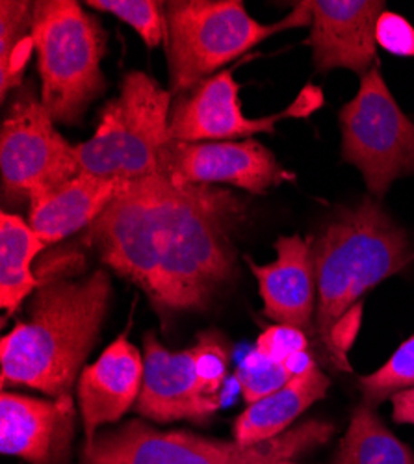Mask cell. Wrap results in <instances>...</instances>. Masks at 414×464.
<instances>
[{
	"mask_svg": "<svg viewBox=\"0 0 414 464\" xmlns=\"http://www.w3.org/2000/svg\"><path fill=\"white\" fill-rule=\"evenodd\" d=\"M375 44L401 58H414V26L400 14L383 12L375 23Z\"/></svg>",
	"mask_w": 414,
	"mask_h": 464,
	"instance_id": "4316f807",
	"label": "cell"
},
{
	"mask_svg": "<svg viewBox=\"0 0 414 464\" xmlns=\"http://www.w3.org/2000/svg\"><path fill=\"white\" fill-rule=\"evenodd\" d=\"M313 23L309 44L318 72L350 69L364 76L378 63L375 23L381 0H309Z\"/></svg>",
	"mask_w": 414,
	"mask_h": 464,
	"instance_id": "4fadbf2b",
	"label": "cell"
},
{
	"mask_svg": "<svg viewBox=\"0 0 414 464\" xmlns=\"http://www.w3.org/2000/svg\"><path fill=\"white\" fill-rule=\"evenodd\" d=\"M334 464H414V451L387 428L373 407L362 403L351 416Z\"/></svg>",
	"mask_w": 414,
	"mask_h": 464,
	"instance_id": "ffe728a7",
	"label": "cell"
},
{
	"mask_svg": "<svg viewBox=\"0 0 414 464\" xmlns=\"http://www.w3.org/2000/svg\"><path fill=\"white\" fill-rule=\"evenodd\" d=\"M171 99L153 76L127 72L120 95L104 104L95 134L74 145L82 171L120 180L157 175L168 143Z\"/></svg>",
	"mask_w": 414,
	"mask_h": 464,
	"instance_id": "52a82bcc",
	"label": "cell"
},
{
	"mask_svg": "<svg viewBox=\"0 0 414 464\" xmlns=\"http://www.w3.org/2000/svg\"><path fill=\"white\" fill-rule=\"evenodd\" d=\"M332 431L331 423L309 420L270 440L242 446L186 431L162 433L132 420L84 444L81 464H272L325 444Z\"/></svg>",
	"mask_w": 414,
	"mask_h": 464,
	"instance_id": "8992f818",
	"label": "cell"
},
{
	"mask_svg": "<svg viewBox=\"0 0 414 464\" xmlns=\"http://www.w3.org/2000/svg\"><path fill=\"white\" fill-rule=\"evenodd\" d=\"M246 207L231 189L160 173L125 180L88 227L86 244L164 316L205 311L236 274L233 232Z\"/></svg>",
	"mask_w": 414,
	"mask_h": 464,
	"instance_id": "6da1fadb",
	"label": "cell"
},
{
	"mask_svg": "<svg viewBox=\"0 0 414 464\" xmlns=\"http://www.w3.org/2000/svg\"><path fill=\"white\" fill-rule=\"evenodd\" d=\"M338 123L342 160L362 173L371 196L383 198L394 180L414 175V123L394 101L378 63L361 76Z\"/></svg>",
	"mask_w": 414,
	"mask_h": 464,
	"instance_id": "ba28073f",
	"label": "cell"
},
{
	"mask_svg": "<svg viewBox=\"0 0 414 464\" xmlns=\"http://www.w3.org/2000/svg\"><path fill=\"white\" fill-rule=\"evenodd\" d=\"M32 34L43 106L54 123L81 125L106 90L102 24L74 0H42L34 5Z\"/></svg>",
	"mask_w": 414,
	"mask_h": 464,
	"instance_id": "5b68a950",
	"label": "cell"
},
{
	"mask_svg": "<svg viewBox=\"0 0 414 464\" xmlns=\"http://www.w3.org/2000/svg\"><path fill=\"white\" fill-rule=\"evenodd\" d=\"M272 464H297V462H294L292 459H284V460H277V462H272Z\"/></svg>",
	"mask_w": 414,
	"mask_h": 464,
	"instance_id": "f546056e",
	"label": "cell"
},
{
	"mask_svg": "<svg viewBox=\"0 0 414 464\" xmlns=\"http://www.w3.org/2000/svg\"><path fill=\"white\" fill-rule=\"evenodd\" d=\"M255 350L275 362H284L295 353L309 352V338L303 329L277 324L258 336Z\"/></svg>",
	"mask_w": 414,
	"mask_h": 464,
	"instance_id": "484cf974",
	"label": "cell"
},
{
	"mask_svg": "<svg viewBox=\"0 0 414 464\" xmlns=\"http://www.w3.org/2000/svg\"><path fill=\"white\" fill-rule=\"evenodd\" d=\"M159 173L175 184H229L249 193H266L292 180L275 154L256 140L168 141L160 150Z\"/></svg>",
	"mask_w": 414,
	"mask_h": 464,
	"instance_id": "8fae6325",
	"label": "cell"
},
{
	"mask_svg": "<svg viewBox=\"0 0 414 464\" xmlns=\"http://www.w3.org/2000/svg\"><path fill=\"white\" fill-rule=\"evenodd\" d=\"M141 386L143 359L127 340V334H121L79 377V405L86 444L95 440L101 425L120 421L138 401Z\"/></svg>",
	"mask_w": 414,
	"mask_h": 464,
	"instance_id": "2e32d148",
	"label": "cell"
},
{
	"mask_svg": "<svg viewBox=\"0 0 414 464\" xmlns=\"http://www.w3.org/2000/svg\"><path fill=\"white\" fill-rule=\"evenodd\" d=\"M238 93L235 67H229L178 95L171 104L168 141H233L249 140L260 132L274 134L281 120L307 118L323 104L322 90L307 86L283 111L249 120L242 111Z\"/></svg>",
	"mask_w": 414,
	"mask_h": 464,
	"instance_id": "30bf717a",
	"label": "cell"
},
{
	"mask_svg": "<svg viewBox=\"0 0 414 464\" xmlns=\"http://www.w3.org/2000/svg\"><path fill=\"white\" fill-rule=\"evenodd\" d=\"M111 283L99 269L82 279H43L28 318L0 340L3 389L26 386L47 396H69L99 338Z\"/></svg>",
	"mask_w": 414,
	"mask_h": 464,
	"instance_id": "7a4b0ae2",
	"label": "cell"
},
{
	"mask_svg": "<svg viewBox=\"0 0 414 464\" xmlns=\"http://www.w3.org/2000/svg\"><path fill=\"white\" fill-rule=\"evenodd\" d=\"M275 251L277 260L272 264L258 266L247 258L265 301V316L307 331L316 318L318 303L313 238L281 237L275 242Z\"/></svg>",
	"mask_w": 414,
	"mask_h": 464,
	"instance_id": "9a60e30c",
	"label": "cell"
},
{
	"mask_svg": "<svg viewBox=\"0 0 414 464\" xmlns=\"http://www.w3.org/2000/svg\"><path fill=\"white\" fill-rule=\"evenodd\" d=\"M74 418L71 394L37 400L5 391L0 398V450L28 464H67Z\"/></svg>",
	"mask_w": 414,
	"mask_h": 464,
	"instance_id": "5bb4252c",
	"label": "cell"
},
{
	"mask_svg": "<svg viewBox=\"0 0 414 464\" xmlns=\"http://www.w3.org/2000/svg\"><path fill=\"white\" fill-rule=\"evenodd\" d=\"M390 401H392V418H394V421L414 425V389L394 394L390 398Z\"/></svg>",
	"mask_w": 414,
	"mask_h": 464,
	"instance_id": "83f0119b",
	"label": "cell"
},
{
	"mask_svg": "<svg viewBox=\"0 0 414 464\" xmlns=\"http://www.w3.org/2000/svg\"><path fill=\"white\" fill-rule=\"evenodd\" d=\"M329 379L316 368L290 379L281 391L249 405L235 421L233 435L242 446H253L283 435L313 403L325 398Z\"/></svg>",
	"mask_w": 414,
	"mask_h": 464,
	"instance_id": "ac0fdd59",
	"label": "cell"
},
{
	"mask_svg": "<svg viewBox=\"0 0 414 464\" xmlns=\"http://www.w3.org/2000/svg\"><path fill=\"white\" fill-rule=\"evenodd\" d=\"M169 92L188 93L279 32L309 26V0L297 3L281 21L262 24L242 0H171L166 3Z\"/></svg>",
	"mask_w": 414,
	"mask_h": 464,
	"instance_id": "277c9868",
	"label": "cell"
},
{
	"mask_svg": "<svg viewBox=\"0 0 414 464\" xmlns=\"http://www.w3.org/2000/svg\"><path fill=\"white\" fill-rule=\"evenodd\" d=\"M143 386L136 411L153 421L192 420L205 423L221 407V400L207 396L197 377L192 347L169 352L155 333L143 336Z\"/></svg>",
	"mask_w": 414,
	"mask_h": 464,
	"instance_id": "7c38bea8",
	"label": "cell"
},
{
	"mask_svg": "<svg viewBox=\"0 0 414 464\" xmlns=\"http://www.w3.org/2000/svg\"><path fill=\"white\" fill-rule=\"evenodd\" d=\"M410 240L380 201L364 198L338 212L313 238L316 272V331L331 362L332 331L346 313L381 281L412 260Z\"/></svg>",
	"mask_w": 414,
	"mask_h": 464,
	"instance_id": "3957f363",
	"label": "cell"
},
{
	"mask_svg": "<svg viewBox=\"0 0 414 464\" xmlns=\"http://www.w3.org/2000/svg\"><path fill=\"white\" fill-rule=\"evenodd\" d=\"M125 180L97 177L88 171L30 203L28 223L47 246L95 223L118 198Z\"/></svg>",
	"mask_w": 414,
	"mask_h": 464,
	"instance_id": "e0dca14e",
	"label": "cell"
},
{
	"mask_svg": "<svg viewBox=\"0 0 414 464\" xmlns=\"http://www.w3.org/2000/svg\"><path fill=\"white\" fill-rule=\"evenodd\" d=\"M236 382L240 384V391L244 401L253 405L266 396L281 391L283 386L292 379L283 362H275L256 350H253L238 366Z\"/></svg>",
	"mask_w": 414,
	"mask_h": 464,
	"instance_id": "cb8c5ba5",
	"label": "cell"
},
{
	"mask_svg": "<svg viewBox=\"0 0 414 464\" xmlns=\"http://www.w3.org/2000/svg\"><path fill=\"white\" fill-rule=\"evenodd\" d=\"M192 352L203 391L207 396L221 400V389L229 370V345L225 343L221 334L208 331L199 336L196 345H192Z\"/></svg>",
	"mask_w": 414,
	"mask_h": 464,
	"instance_id": "d4e9b609",
	"label": "cell"
},
{
	"mask_svg": "<svg viewBox=\"0 0 414 464\" xmlns=\"http://www.w3.org/2000/svg\"><path fill=\"white\" fill-rule=\"evenodd\" d=\"M47 244L23 218L0 216V304L12 316L21 303L43 285L32 272V262Z\"/></svg>",
	"mask_w": 414,
	"mask_h": 464,
	"instance_id": "d6986e66",
	"label": "cell"
},
{
	"mask_svg": "<svg viewBox=\"0 0 414 464\" xmlns=\"http://www.w3.org/2000/svg\"><path fill=\"white\" fill-rule=\"evenodd\" d=\"M82 173L77 150L54 127L32 88H21L0 129V175L6 203L45 196Z\"/></svg>",
	"mask_w": 414,
	"mask_h": 464,
	"instance_id": "9c48e42d",
	"label": "cell"
},
{
	"mask_svg": "<svg viewBox=\"0 0 414 464\" xmlns=\"http://www.w3.org/2000/svg\"><path fill=\"white\" fill-rule=\"evenodd\" d=\"M86 6L121 19L138 32L143 44L150 49L168 42L164 3H157V0H88Z\"/></svg>",
	"mask_w": 414,
	"mask_h": 464,
	"instance_id": "7402d4cb",
	"label": "cell"
},
{
	"mask_svg": "<svg viewBox=\"0 0 414 464\" xmlns=\"http://www.w3.org/2000/svg\"><path fill=\"white\" fill-rule=\"evenodd\" d=\"M283 364H284V368H286V372H288V375L292 379L294 377H301V375H307V373H311L313 370L318 368L316 362H314V357L309 352L295 353L290 359H286Z\"/></svg>",
	"mask_w": 414,
	"mask_h": 464,
	"instance_id": "f1b7e54d",
	"label": "cell"
},
{
	"mask_svg": "<svg viewBox=\"0 0 414 464\" xmlns=\"http://www.w3.org/2000/svg\"><path fill=\"white\" fill-rule=\"evenodd\" d=\"M359 386L364 403L370 407L380 405L398 392L414 389V336L403 342L378 372L361 377Z\"/></svg>",
	"mask_w": 414,
	"mask_h": 464,
	"instance_id": "603a6c76",
	"label": "cell"
},
{
	"mask_svg": "<svg viewBox=\"0 0 414 464\" xmlns=\"http://www.w3.org/2000/svg\"><path fill=\"white\" fill-rule=\"evenodd\" d=\"M34 5L26 0L0 3V99L23 88L24 65L34 51Z\"/></svg>",
	"mask_w": 414,
	"mask_h": 464,
	"instance_id": "44dd1931",
	"label": "cell"
}]
</instances>
